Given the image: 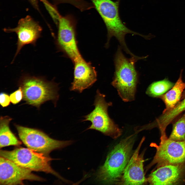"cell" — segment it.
<instances>
[{"mask_svg": "<svg viewBox=\"0 0 185 185\" xmlns=\"http://www.w3.org/2000/svg\"><path fill=\"white\" fill-rule=\"evenodd\" d=\"M136 134V132L122 140L108 154L104 163L96 174V179L99 182L111 184L121 180L132 156Z\"/></svg>", "mask_w": 185, "mask_h": 185, "instance_id": "obj_1", "label": "cell"}, {"mask_svg": "<svg viewBox=\"0 0 185 185\" xmlns=\"http://www.w3.org/2000/svg\"><path fill=\"white\" fill-rule=\"evenodd\" d=\"M146 57L137 56L127 58L123 53L121 47L118 48L115 55V70L112 84L125 102L132 101L135 99L138 77L135 64L138 60Z\"/></svg>", "mask_w": 185, "mask_h": 185, "instance_id": "obj_2", "label": "cell"}, {"mask_svg": "<svg viewBox=\"0 0 185 185\" xmlns=\"http://www.w3.org/2000/svg\"><path fill=\"white\" fill-rule=\"evenodd\" d=\"M100 15L107 30V40L106 46H109V41L113 37L117 40L121 47L131 57L135 55L128 48L125 41L127 34L138 35L145 39L149 36L144 35L133 31L128 28L122 22L119 14V7L120 0L114 2L111 0H91Z\"/></svg>", "mask_w": 185, "mask_h": 185, "instance_id": "obj_3", "label": "cell"}, {"mask_svg": "<svg viewBox=\"0 0 185 185\" xmlns=\"http://www.w3.org/2000/svg\"><path fill=\"white\" fill-rule=\"evenodd\" d=\"M23 100L30 105L39 108L45 102L52 101L55 105L59 98L57 85L41 77L25 75L21 78Z\"/></svg>", "mask_w": 185, "mask_h": 185, "instance_id": "obj_4", "label": "cell"}, {"mask_svg": "<svg viewBox=\"0 0 185 185\" xmlns=\"http://www.w3.org/2000/svg\"><path fill=\"white\" fill-rule=\"evenodd\" d=\"M0 156L32 171L51 174L63 179L50 165V162L54 159L28 148L19 147L11 151L1 150Z\"/></svg>", "mask_w": 185, "mask_h": 185, "instance_id": "obj_5", "label": "cell"}, {"mask_svg": "<svg viewBox=\"0 0 185 185\" xmlns=\"http://www.w3.org/2000/svg\"><path fill=\"white\" fill-rule=\"evenodd\" d=\"M105 98V95L97 89L94 104L95 108L84 116L82 121L91 122V125L87 130H95L116 139L121 135L122 131L109 117L107 109L112 103L107 102Z\"/></svg>", "mask_w": 185, "mask_h": 185, "instance_id": "obj_6", "label": "cell"}, {"mask_svg": "<svg viewBox=\"0 0 185 185\" xmlns=\"http://www.w3.org/2000/svg\"><path fill=\"white\" fill-rule=\"evenodd\" d=\"M15 125L20 139L27 148L46 156H49L52 151L65 147L72 142L54 139L37 129Z\"/></svg>", "mask_w": 185, "mask_h": 185, "instance_id": "obj_7", "label": "cell"}, {"mask_svg": "<svg viewBox=\"0 0 185 185\" xmlns=\"http://www.w3.org/2000/svg\"><path fill=\"white\" fill-rule=\"evenodd\" d=\"M156 152L147 169L156 164L157 167L166 164H179L185 163V140L177 141L167 138L160 141L159 145L152 143Z\"/></svg>", "mask_w": 185, "mask_h": 185, "instance_id": "obj_8", "label": "cell"}, {"mask_svg": "<svg viewBox=\"0 0 185 185\" xmlns=\"http://www.w3.org/2000/svg\"><path fill=\"white\" fill-rule=\"evenodd\" d=\"M25 180L42 181L44 179L12 161L0 156V185L24 184Z\"/></svg>", "mask_w": 185, "mask_h": 185, "instance_id": "obj_9", "label": "cell"}, {"mask_svg": "<svg viewBox=\"0 0 185 185\" xmlns=\"http://www.w3.org/2000/svg\"><path fill=\"white\" fill-rule=\"evenodd\" d=\"M58 24L57 47L73 62L81 56L77 46L73 24L66 16H60Z\"/></svg>", "mask_w": 185, "mask_h": 185, "instance_id": "obj_10", "label": "cell"}, {"mask_svg": "<svg viewBox=\"0 0 185 185\" xmlns=\"http://www.w3.org/2000/svg\"><path fill=\"white\" fill-rule=\"evenodd\" d=\"M42 30L39 23L29 16L21 19L15 27L4 29L7 33H15L17 36V48L14 59L23 46L28 44L35 45Z\"/></svg>", "mask_w": 185, "mask_h": 185, "instance_id": "obj_11", "label": "cell"}, {"mask_svg": "<svg viewBox=\"0 0 185 185\" xmlns=\"http://www.w3.org/2000/svg\"><path fill=\"white\" fill-rule=\"evenodd\" d=\"M147 181L151 185H176L185 182V163L166 164L157 167Z\"/></svg>", "mask_w": 185, "mask_h": 185, "instance_id": "obj_12", "label": "cell"}, {"mask_svg": "<svg viewBox=\"0 0 185 185\" xmlns=\"http://www.w3.org/2000/svg\"><path fill=\"white\" fill-rule=\"evenodd\" d=\"M145 140L143 137L131 156L124 171L121 179L123 185H142L147 181L143 168L144 152L140 154L141 147Z\"/></svg>", "mask_w": 185, "mask_h": 185, "instance_id": "obj_13", "label": "cell"}, {"mask_svg": "<svg viewBox=\"0 0 185 185\" xmlns=\"http://www.w3.org/2000/svg\"><path fill=\"white\" fill-rule=\"evenodd\" d=\"M74 79L70 90L81 93L91 86L97 80V74L95 68L86 61L82 56L75 60Z\"/></svg>", "mask_w": 185, "mask_h": 185, "instance_id": "obj_14", "label": "cell"}, {"mask_svg": "<svg viewBox=\"0 0 185 185\" xmlns=\"http://www.w3.org/2000/svg\"><path fill=\"white\" fill-rule=\"evenodd\" d=\"M182 71L177 81L171 89L161 96L160 98L164 103L165 108L163 113L174 108L178 103L185 88V82L182 79Z\"/></svg>", "mask_w": 185, "mask_h": 185, "instance_id": "obj_15", "label": "cell"}, {"mask_svg": "<svg viewBox=\"0 0 185 185\" xmlns=\"http://www.w3.org/2000/svg\"><path fill=\"white\" fill-rule=\"evenodd\" d=\"M185 110V98L179 102L174 108L163 113L161 115L152 123V126L153 127H158L161 133H165L167 126Z\"/></svg>", "mask_w": 185, "mask_h": 185, "instance_id": "obj_16", "label": "cell"}, {"mask_svg": "<svg viewBox=\"0 0 185 185\" xmlns=\"http://www.w3.org/2000/svg\"><path fill=\"white\" fill-rule=\"evenodd\" d=\"M12 118L8 116H1L0 121V148L10 146H18L21 144L9 127Z\"/></svg>", "mask_w": 185, "mask_h": 185, "instance_id": "obj_17", "label": "cell"}, {"mask_svg": "<svg viewBox=\"0 0 185 185\" xmlns=\"http://www.w3.org/2000/svg\"><path fill=\"white\" fill-rule=\"evenodd\" d=\"M174 85L173 83L166 79L156 81L149 86L146 93L152 97H160L172 88Z\"/></svg>", "mask_w": 185, "mask_h": 185, "instance_id": "obj_18", "label": "cell"}, {"mask_svg": "<svg viewBox=\"0 0 185 185\" xmlns=\"http://www.w3.org/2000/svg\"><path fill=\"white\" fill-rule=\"evenodd\" d=\"M168 138L177 141L185 140V114L174 124L172 132Z\"/></svg>", "mask_w": 185, "mask_h": 185, "instance_id": "obj_19", "label": "cell"}, {"mask_svg": "<svg viewBox=\"0 0 185 185\" xmlns=\"http://www.w3.org/2000/svg\"><path fill=\"white\" fill-rule=\"evenodd\" d=\"M11 102L14 104H16L20 102L23 98V93L20 87L18 89L11 94L10 95Z\"/></svg>", "mask_w": 185, "mask_h": 185, "instance_id": "obj_20", "label": "cell"}, {"mask_svg": "<svg viewBox=\"0 0 185 185\" xmlns=\"http://www.w3.org/2000/svg\"><path fill=\"white\" fill-rule=\"evenodd\" d=\"M11 100L10 97L6 93L1 92L0 95V103L3 107H6L10 104Z\"/></svg>", "mask_w": 185, "mask_h": 185, "instance_id": "obj_21", "label": "cell"}, {"mask_svg": "<svg viewBox=\"0 0 185 185\" xmlns=\"http://www.w3.org/2000/svg\"><path fill=\"white\" fill-rule=\"evenodd\" d=\"M44 4L45 7L50 14H52L55 11L56 9L47 0H40Z\"/></svg>", "mask_w": 185, "mask_h": 185, "instance_id": "obj_22", "label": "cell"}, {"mask_svg": "<svg viewBox=\"0 0 185 185\" xmlns=\"http://www.w3.org/2000/svg\"><path fill=\"white\" fill-rule=\"evenodd\" d=\"M68 3L75 6H78L84 2L83 0H68Z\"/></svg>", "mask_w": 185, "mask_h": 185, "instance_id": "obj_23", "label": "cell"}, {"mask_svg": "<svg viewBox=\"0 0 185 185\" xmlns=\"http://www.w3.org/2000/svg\"><path fill=\"white\" fill-rule=\"evenodd\" d=\"M185 98V90L183 92L182 96V99H183Z\"/></svg>", "mask_w": 185, "mask_h": 185, "instance_id": "obj_24", "label": "cell"}, {"mask_svg": "<svg viewBox=\"0 0 185 185\" xmlns=\"http://www.w3.org/2000/svg\"><path fill=\"white\" fill-rule=\"evenodd\" d=\"M58 2H60L62 1L63 0H55Z\"/></svg>", "mask_w": 185, "mask_h": 185, "instance_id": "obj_25", "label": "cell"}]
</instances>
